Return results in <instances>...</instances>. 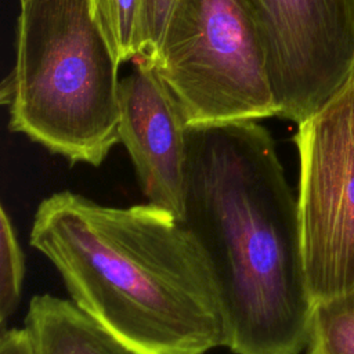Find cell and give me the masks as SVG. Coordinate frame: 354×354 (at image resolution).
<instances>
[{
	"label": "cell",
	"mask_w": 354,
	"mask_h": 354,
	"mask_svg": "<svg viewBox=\"0 0 354 354\" xmlns=\"http://www.w3.org/2000/svg\"><path fill=\"white\" fill-rule=\"evenodd\" d=\"M183 220L214 272L235 354H301L314 301L297 196L257 120L187 127Z\"/></svg>",
	"instance_id": "6da1fadb"
},
{
	"label": "cell",
	"mask_w": 354,
	"mask_h": 354,
	"mask_svg": "<svg viewBox=\"0 0 354 354\" xmlns=\"http://www.w3.org/2000/svg\"><path fill=\"white\" fill-rule=\"evenodd\" d=\"M29 243L59 272L72 301L136 354L227 346L214 272L177 214L58 191L39 203Z\"/></svg>",
	"instance_id": "7a4b0ae2"
},
{
	"label": "cell",
	"mask_w": 354,
	"mask_h": 354,
	"mask_svg": "<svg viewBox=\"0 0 354 354\" xmlns=\"http://www.w3.org/2000/svg\"><path fill=\"white\" fill-rule=\"evenodd\" d=\"M1 102L10 129L71 163L100 166L119 142L118 61L90 0H25Z\"/></svg>",
	"instance_id": "3957f363"
},
{
	"label": "cell",
	"mask_w": 354,
	"mask_h": 354,
	"mask_svg": "<svg viewBox=\"0 0 354 354\" xmlns=\"http://www.w3.org/2000/svg\"><path fill=\"white\" fill-rule=\"evenodd\" d=\"M152 65L188 126L278 116L243 0H176Z\"/></svg>",
	"instance_id": "277c9868"
},
{
	"label": "cell",
	"mask_w": 354,
	"mask_h": 354,
	"mask_svg": "<svg viewBox=\"0 0 354 354\" xmlns=\"http://www.w3.org/2000/svg\"><path fill=\"white\" fill-rule=\"evenodd\" d=\"M297 206L313 301L354 289V77L297 124Z\"/></svg>",
	"instance_id": "5b68a950"
},
{
	"label": "cell",
	"mask_w": 354,
	"mask_h": 354,
	"mask_svg": "<svg viewBox=\"0 0 354 354\" xmlns=\"http://www.w3.org/2000/svg\"><path fill=\"white\" fill-rule=\"evenodd\" d=\"M278 116L301 123L354 77V0H243Z\"/></svg>",
	"instance_id": "8992f818"
},
{
	"label": "cell",
	"mask_w": 354,
	"mask_h": 354,
	"mask_svg": "<svg viewBox=\"0 0 354 354\" xmlns=\"http://www.w3.org/2000/svg\"><path fill=\"white\" fill-rule=\"evenodd\" d=\"M134 62L119 82V142L148 202L183 218L188 124L153 65Z\"/></svg>",
	"instance_id": "52a82bcc"
},
{
	"label": "cell",
	"mask_w": 354,
	"mask_h": 354,
	"mask_svg": "<svg viewBox=\"0 0 354 354\" xmlns=\"http://www.w3.org/2000/svg\"><path fill=\"white\" fill-rule=\"evenodd\" d=\"M25 328L37 354H136L72 300L30 299Z\"/></svg>",
	"instance_id": "ba28073f"
},
{
	"label": "cell",
	"mask_w": 354,
	"mask_h": 354,
	"mask_svg": "<svg viewBox=\"0 0 354 354\" xmlns=\"http://www.w3.org/2000/svg\"><path fill=\"white\" fill-rule=\"evenodd\" d=\"M307 354H354V289L313 307Z\"/></svg>",
	"instance_id": "9c48e42d"
},
{
	"label": "cell",
	"mask_w": 354,
	"mask_h": 354,
	"mask_svg": "<svg viewBox=\"0 0 354 354\" xmlns=\"http://www.w3.org/2000/svg\"><path fill=\"white\" fill-rule=\"evenodd\" d=\"M90 3L118 64L136 59L140 54L141 0H90Z\"/></svg>",
	"instance_id": "30bf717a"
},
{
	"label": "cell",
	"mask_w": 354,
	"mask_h": 354,
	"mask_svg": "<svg viewBox=\"0 0 354 354\" xmlns=\"http://www.w3.org/2000/svg\"><path fill=\"white\" fill-rule=\"evenodd\" d=\"M25 263L15 230L4 206L0 210V328L7 329L21 299Z\"/></svg>",
	"instance_id": "8fae6325"
},
{
	"label": "cell",
	"mask_w": 354,
	"mask_h": 354,
	"mask_svg": "<svg viewBox=\"0 0 354 354\" xmlns=\"http://www.w3.org/2000/svg\"><path fill=\"white\" fill-rule=\"evenodd\" d=\"M176 0H141L140 54L136 59L153 62Z\"/></svg>",
	"instance_id": "7c38bea8"
},
{
	"label": "cell",
	"mask_w": 354,
	"mask_h": 354,
	"mask_svg": "<svg viewBox=\"0 0 354 354\" xmlns=\"http://www.w3.org/2000/svg\"><path fill=\"white\" fill-rule=\"evenodd\" d=\"M0 354H37L26 328L4 329L0 335Z\"/></svg>",
	"instance_id": "4fadbf2b"
},
{
	"label": "cell",
	"mask_w": 354,
	"mask_h": 354,
	"mask_svg": "<svg viewBox=\"0 0 354 354\" xmlns=\"http://www.w3.org/2000/svg\"><path fill=\"white\" fill-rule=\"evenodd\" d=\"M24 1H25V0H19V3H24Z\"/></svg>",
	"instance_id": "5bb4252c"
}]
</instances>
